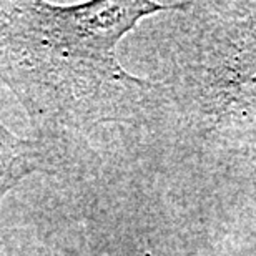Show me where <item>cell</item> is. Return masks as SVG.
I'll use <instances>...</instances> for the list:
<instances>
[{
    "mask_svg": "<svg viewBox=\"0 0 256 256\" xmlns=\"http://www.w3.org/2000/svg\"><path fill=\"white\" fill-rule=\"evenodd\" d=\"M153 2H0V82L30 116L98 122L122 118L148 84L116 62L118 40Z\"/></svg>",
    "mask_w": 256,
    "mask_h": 256,
    "instance_id": "obj_1",
    "label": "cell"
},
{
    "mask_svg": "<svg viewBox=\"0 0 256 256\" xmlns=\"http://www.w3.org/2000/svg\"><path fill=\"white\" fill-rule=\"evenodd\" d=\"M45 165L40 143L17 136L0 122V202L25 176Z\"/></svg>",
    "mask_w": 256,
    "mask_h": 256,
    "instance_id": "obj_2",
    "label": "cell"
}]
</instances>
